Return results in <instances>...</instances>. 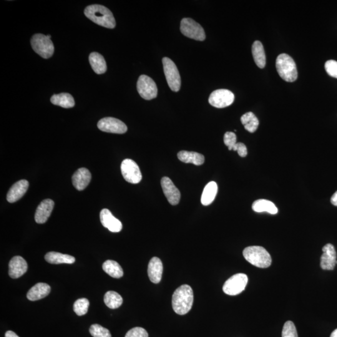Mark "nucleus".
Listing matches in <instances>:
<instances>
[{
  "mask_svg": "<svg viewBox=\"0 0 337 337\" xmlns=\"http://www.w3.org/2000/svg\"><path fill=\"white\" fill-rule=\"evenodd\" d=\"M28 270V264L21 256H15L9 263V276L12 278H18L24 276Z\"/></svg>",
  "mask_w": 337,
  "mask_h": 337,
  "instance_id": "nucleus-17",
  "label": "nucleus"
},
{
  "mask_svg": "<svg viewBox=\"0 0 337 337\" xmlns=\"http://www.w3.org/2000/svg\"><path fill=\"white\" fill-rule=\"evenodd\" d=\"M224 142L226 146L228 147V150H232L234 146L237 144V136L234 132H226L224 136Z\"/></svg>",
  "mask_w": 337,
  "mask_h": 337,
  "instance_id": "nucleus-35",
  "label": "nucleus"
},
{
  "mask_svg": "<svg viewBox=\"0 0 337 337\" xmlns=\"http://www.w3.org/2000/svg\"><path fill=\"white\" fill-rule=\"evenodd\" d=\"M29 187L28 181L21 180L18 181L10 188L7 194L6 200L10 203H14L21 198L26 192Z\"/></svg>",
  "mask_w": 337,
  "mask_h": 337,
  "instance_id": "nucleus-18",
  "label": "nucleus"
},
{
  "mask_svg": "<svg viewBox=\"0 0 337 337\" xmlns=\"http://www.w3.org/2000/svg\"><path fill=\"white\" fill-rule=\"evenodd\" d=\"M98 128L103 132L124 134L128 130L127 126L116 118L108 117L102 118L98 122Z\"/></svg>",
  "mask_w": 337,
  "mask_h": 337,
  "instance_id": "nucleus-12",
  "label": "nucleus"
},
{
  "mask_svg": "<svg viewBox=\"0 0 337 337\" xmlns=\"http://www.w3.org/2000/svg\"><path fill=\"white\" fill-rule=\"evenodd\" d=\"M137 90L140 96L146 100H152L157 97V85L146 75H142L138 79Z\"/></svg>",
  "mask_w": 337,
  "mask_h": 337,
  "instance_id": "nucleus-9",
  "label": "nucleus"
},
{
  "mask_svg": "<svg viewBox=\"0 0 337 337\" xmlns=\"http://www.w3.org/2000/svg\"><path fill=\"white\" fill-rule=\"evenodd\" d=\"M252 210L256 212H266L270 214H276L278 212L276 205L271 201L266 200H256L254 202Z\"/></svg>",
  "mask_w": 337,
  "mask_h": 337,
  "instance_id": "nucleus-26",
  "label": "nucleus"
},
{
  "mask_svg": "<svg viewBox=\"0 0 337 337\" xmlns=\"http://www.w3.org/2000/svg\"><path fill=\"white\" fill-rule=\"evenodd\" d=\"M162 272L163 265L162 260L158 258L150 259L148 268L150 280L154 284L160 283L162 280Z\"/></svg>",
  "mask_w": 337,
  "mask_h": 337,
  "instance_id": "nucleus-20",
  "label": "nucleus"
},
{
  "mask_svg": "<svg viewBox=\"0 0 337 337\" xmlns=\"http://www.w3.org/2000/svg\"><path fill=\"white\" fill-rule=\"evenodd\" d=\"M89 306L90 302L87 298H80L75 302L74 304V312L78 316H84L88 312Z\"/></svg>",
  "mask_w": 337,
  "mask_h": 337,
  "instance_id": "nucleus-32",
  "label": "nucleus"
},
{
  "mask_svg": "<svg viewBox=\"0 0 337 337\" xmlns=\"http://www.w3.org/2000/svg\"><path fill=\"white\" fill-rule=\"evenodd\" d=\"M241 122L244 126L248 132L253 133L258 130L259 122L258 118L252 112H248L244 114L240 118Z\"/></svg>",
  "mask_w": 337,
  "mask_h": 337,
  "instance_id": "nucleus-30",
  "label": "nucleus"
},
{
  "mask_svg": "<svg viewBox=\"0 0 337 337\" xmlns=\"http://www.w3.org/2000/svg\"><path fill=\"white\" fill-rule=\"evenodd\" d=\"M100 220L104 228L112 232H119L122 228V222L112 214L110 210L104 208L100 212Z\"/></svg>",
  "mask_w": 337,
  "mask_h": 337,
  "instance_id": "nucleus-15",
  "label": "nucleus"
},
{
  "mask_svg": "<svg viewBox=\"0 0 337 337\" xmlns=\"http://www.w3.org/2000/svg\"><path fill=\"white\" fill-rule=\"evenodd\" d=\"M178 159L184 163H191L196 166H200L204 162V156L200 153L182 150L178 154Z\"/></svg>",
  "mask_w": 337,
  "mask_h": 337,
  "instance_id": "nucleus-23",
  "label": "nucleus"
},
{
  "mask_svg": "<svg viewBox=\"0 0 337 337\" xmlns=\"http://www.w3.org/2000/svg\"><path fill=\"white\" fill-rule=\"evenodd\" d=\"M160 184L168 202L172 206L178 204L180 201V193L172 181L168 177H164L162 178Z\"/></svg>",
  "mask_w": 337,
  "mask_h": 337,
  "instance_id": "nucleus-13",
  "label": "nucleus"
},
{
  "mask_svg": "<svg viewBox=\"0 0 337 337\" xmlns=\"http://www.w3.org/2000/svg\"><path fill=\"white\" fill-rule=\"evenodd\" d=\"M325 69L329 76L337 78V62L328 60L326 62Z\"/></svg>",
  "mask_w": 337,
  "mask_h": 337,
  "instance_id": "nucleus-36",
  "label": "nucleus"
},
{
  "mask_svg": "<svg viewBox=\"0 0 337 337\" xmlns=\"http://www.w3.org/2000/svg\"><path fill=\"white\" fill-rule=\"evenodd\" d=\"M90 332L93 337H112L109 330L99 324H94L90 326Z\"/></svg>",
  "mask_w": 337,
  "mask_h": 337,
  "instance_id": "nucleus-33",
  "label": "nucleus"
},
{
  "mask_svg": "<svg viewBox=\"0 0 337 337\" xmlns=\"http://www.w3.org/2000/svg\"><path fill=\"white\" fill-rule=\"evenodd\" d=\"M44 258L48 262L52 264H72L75 262L74 256L56 252L47 253L45 255Z\"/></svg>",
  "mask_w": 337,
  "mask_h": 337,
  "instance_id": "nucleus-25",
  "label": "nucleus"
},
{
  "mask_svg": "<svg viewBox=\"0 0 337 337\" xmlns=\"http://www.w3.org/2000/svg\"><path fill=\"white\" fill-rule=\"evenodd\" d=\"M162 64L168 86L172 92H178L180 88L181 80L177 66L167 57L163 58Z\"/></svg>",
  "mask_w": 337,
  "mask_h": 337,
  "instance_id": "nucleus-6",
  "label": "nucleus"
},
{
  "mask_svg": "<svg viewBox=\"0 0 337 337\" xmlns=\"http://www.w3.org/2000/svg\"><path fill=\"white\" fill-rule=\"evenodd\" d=\"M232 150H235V152H238V154L240 155V157L245 158L247 156V147H246V146L242 142H237V144H236L234 146V147L233 148Z\"/></svg>",
  "mask_w": 337,
  "mask_h": 337,
  "instance_id": "nucleus-38",
  "label": "nucleus"
},
{
  "mask_svg": "<svg viewBox=\"0 0 337 337\" xmlns=\"http://www.w3.org/2000/svg\"><path fill=\"white\" fill-rule=\"evenodd\" d=\"M330 337H337V328L332 333Z\"/></svg>",
  "mask_w": 337,
  "mask_h": 337,
  "instance_id": "nucleus-41",
  "label": "nucleus"
},
{
  "mask_svg": "<svg viewBox=\"0 0 337 337\" xmlns=\"http://www.w3.org/2000/svg\"><path fill=\"white\" fill-rule=\"evenodd\" d=\"M104 302L108 308L116 309L122 305L123 299L119 294L114 291H109L104 295Z\"/></svg>",
  "mask_w": 337,
  "mask_h": 337,
  "instance_id": "nucleus-31",
  "label": "nucleus"
},
{
  "mask_svg": "<svg viewBox=\"0 0 337 337\" xmlns=\"http://www.w3.org/2000/svg\"><path fill=\"white\" fill-rule=\"evenodd\" d=\"M234 98V94L230 90L220 89L216 90L211 93L208 98V102L214 107L224 108L232 104Z\"/></svg>",
  "mask_w": 337,
  "mask_h": 337,
  "instance_id": "nucleus-11",
  "label": "nucleus"
},
{
  "mask_svg": "<svg viewBox=\"0 0 337 337\" xmlns=\"http://www.w3.org/2000/svg\"><path fill=\"white\" fill-rule=\"evenodd\" d=\"M194 294L192 288L188 285H182L176 289L172 295L173 310L178 315L188 314L192 308Z\"/></svg>",
  "mask_w": 337,
  "mask_h": 337,
  "instance_id": "nucleus-1",
  "label": "nucleus"
},
{
  "mask_svg": "<svg viewBox=\"0 0 337 337\" xmlns=\"http://www.w3.org/2000/svg\"><path fill=\"white\" fill-rule=\"evenodd\" d=\"M85 16L94 24L107 28L116 26V20L112 12L106 7L100 4H92L86 8Z\"/></svg>",
  "mask_w": 337,
  "mask_h": 337,
  "instance_id": "nucleus-2",
  "label": "nucleus"
},
{
  "mask_svg": "<svg viewBox=\"0 0 337 337\" xmlns=\"http://www.w3.org/2000/svg\"><path fill=\"white\" fill-rule=\"evenodd\" d=\"M218 190V186L216 182L214 181L208 182L206 186L202 192V197H201L202 204L205 206L210 205L214 200Z\"/></svg>",
  "mask_w": 337,
  "mask_h": 337,
  "instance_id": "nucleus-24",
  "label": "nucleus"
},
{
  "mask_svg": "<svg viewBox=\"0 0 337 337\" xmlns=\"http://www.w3.org/2000/svg\"><path fill=\"white\" fill-rule=\"evenodd\" d=\"M180 32L184 36L190 39L202 42L206 39L203 28L194 20L186 18L180 22Z\"/></svg>",
  "mask_w": 337,
  "mask_h": 337,
  "instance_id": "nucleus-7",
  "label": "nucleus"
},
{
  "mask_svg": "<svg viewBox=\"0 0 337 337\" xmlns=\"http://www.w3.org/2000/svg\"><path fill=\"white\" fill-rule=\"evenodd\" d=\"M5 337H19L16 335L14 332L9 330L7 331L6 334H5Z\"/></svg>",
  "mask_w": 337,
  "mask_h": 337,
  "instance_id": "nucleus-40",
  "label": "nucleus"
},
{
  "mask_svg": "<svg viewBox=\"0 0 337 337\" xmlns=\"http://www.w3.org/2000/svg\"><path fill=\"white\" fill-rule=\"evenodd\" d=\"M282 337H298L295 325L291 321H288L284 324Z\"/></svg>",
  "mask_w": 337,
  "mask_h": 337,
  "instance_id": "nucleus-34",
  "label": "nucleus"
},
{
  "mask_svg": "<svg viewBox=\"0 0 337 337\" xmlns=\"http://www.w3.org/2000/svg\"><path fill=\"white\" fill-rule=\"evenodd\" d=\"M54 205V201L50 198L42 200L38 206L36 213H35L34 220L38 224L46 222L50 216H51Z\"/></svg>",
  "mask_w": 337,
  "mask_h": 337,
  "instance_id": "nucleus-16",
  "label": "nucleus"
},
{
  "mask_svg": "<svg viewBox=\"0 0 337 337\" xmlns=\"http://www.w3.org/2000/svg\"><path fill=\"white\" fill-rule=\"evenodd\" d=\"M331 203L335 206H337V191L334 194L332 197L331 198Z\"/></svg>",
  "mask_w": 337,
  "mask_h": 337,
  "instance_id": "nucleus-39",
  "label": "nucleus"
},
{
  "mask_svg": "<svg viewBox=\"0 0 337 337\" xmlns=\"http://www.w3.org/2000/svg\"><path fill=\"white\" fill-rule=\"evenodd\" d=\"M276 68L279 76L286 82H294L298 79V72L296 62L288 54L279 55L276 60Z\"/></svg>",
  "mask_w": 337,
  "mask_h": 337,
  "instance_id": "nucleus-4",
  "label": "nucleus"
},
{
  "mask_svg": "<svg viewBox=\"0 0 337 337\" xmlns=\"http://www.w3.org/2000/svg\"><path fill=\"white\" fill-rule=\"evenodd\" d=\"M51 102L52 104L64 108H71L75 105L74 98L69 93L62 92L59 94H54L51 98Z\"/></svg>",
  "mask_w": 337,
  "mask_h": 337,
  "instance_id": "nucleus-28",
  "label": "nucleus"
},
{
  "mask_svg": "<svg viewBox=\"0 0 337 337\" xmlns=\"http://www.w3.org/2000/svg\"><path fill=\"white\" fill-rule=\"evenodd\" d=\"M246 260L259 268H268L272 263L270 254L260 246H250L243 251Z\"/></svg>",
  "mask_w": 337,
  "mask_h": 337,
  "instance_id": "nucleus-3",
  "label": "nucleus"
},
{
  "mask_svg": "<svg viewBox=\"0 0 337 337\" xmlns=\"http://www.w3.org/2000/svg\"><path fill=\"white\" fill-rule=\"evenodd\" d=\"M102 269L113 278H120L124 275L122 266L114 260H108L104 262L102 264Z\"/></svg>",
  "mask_w": 337,
  "mask_h": 337,
  "instance_id": "nucleus-29",
  "label": "nucleus"
},
{
  "mask_svg": "<svg viewBox=\"0 0 337 337\" xmlns=\"http://www.w3.org/2000/svg\"><path fill=\"white\" fill-rule=\"evenodd\" d=\"M148 333L144 328H135L130 329L128 332L125 337H148Z\"/></svg>",
  "mask_w": 337,
  "mask_h": 337,
  "instance_id": "nucleus-37",
  "label": "nucleus"
},
{
  "mask_svg": "<svg viewBox=\"0 0 337 337\" xmlns=\"http://www.w3.org/2000/svg\"><path fill=\"white\" fill-rule=\"evenodd\" d=\"M32 50L42 58L48 59L54 55V44L48 37L42 34H36L31 40Z\"/></svg>",
  "mask_w": 337,
  "mask_h": 337,
  "instance_id": "nucleus-5",
  "label": "nucleus"
},
{
  "mask_svg": "<svg viewBox=\"0 0 337 337\" xmlns=\"http://www.w3.org/2000/svg\"><path fill=\"white\" fill-rule=\"evenodd\" d=\"M320 266L324 270H332L337 264L335 248L331 244H328L322 248Z\"/></svg>",
  "mask_w": 337,
  "mask_h": 337,
  "instance_id": "nucleus-14",
  "label": "nucleus"
},
{
  "mask_svg": "<svg viewBox=\"0 0 337 337\" xmlns=\"http://www.w3.org/2000/svg\"><path fill=\"white\" fill-rule=\"evenodd\" d=\"M51 292V288L48 284L38 283L30 289L27 293V298L31 301L39 300L46 298Z\"/></svg>",
  "mask_w": 337,
  "mask_h": 337,
  "instance_id": "nucleus-21",
  "label": "nucleus"
},
{
  "mask_svg": "<svg viewBox=\"0 0 337 337\" xmlns=\"http://www.w3.org/2000/svg\"><path fill=\"white\" fill-rule=\"evenodd\" d=\"M89 61L93 71L98 74H104L107 70L106 62L104 57L96 52H92L90 54Z\"/></svg>",
  "mask_w": 337,
  "mask_h": 337,
  "instance_id": "nucleus-22",
  "label": "nucleus"
},
{
  "mask_svg": "<svg viewBox=\"0 0 337 337\" xmlns=\"http://www.w3.org/2000/svg\"><path fill=\"white\" fill-rule=\"evenodd\" d=\"M92 180V174L86 168H82L78 170L72 177V184L78 190L86 188Z\"/></svg>",
  "mask_w": 337,
  "mask_h": 337,
  "instance_id": "nucleus-19",
  "label": "nucleus"
},
{
  "mask_svg": "<svg viewBox=\"0 0 337 337\" xmlns=\"http://www.w3.org/2000/svg\"><path fill=\"white\" fill-rule=\"evenodd\" d=\"M252 52L254 62H255L256 66L260 68H265L266 64L265 51H264L263 45L260 42L256 41L254 42Z\"/></svg>",
  "mask_w": 337,
  "mask_h": 337,
  "instance_id": "nucleus-27",
  "label": "nucleus"
},
{
  "mask_svg": "<svg viewBox=\"0 0 337 337\" xmlns=\"http://www.w3.org/2000/svg\"><path fill=\"white\" fill-rule=\"evenodd\" d=\"M122 175L127 182L138 184L142 180V172L134 160L126 159L123 160L120 166Z\"/></svg>",
  "mask_w": 337,
  "mask_h": 337,
  "instance_id": "nucleus-10",
  "label": "nucleus"
},
{
  "mask_svg": "<svg viewBox=\"0 0 337 337\" xmlns=\"http://www.w3.org/2000/svg\"><path fill=\"white\" fill-rule=\"evenodd\" d=\"M248 282V276L244 274H237L231 276L223 286V291L230 296H236L245 290Z\"/></svg>",
  "mask_w": 337,
  "mask_h": 337,
  "instance_id": "nucleus-8",
  "label": "nucleus"
}]
</instances>
